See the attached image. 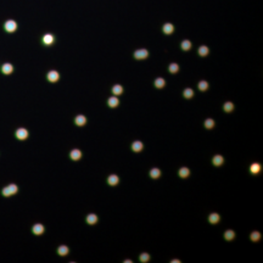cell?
Instances as JSON below:
<instances>
[{
  "label": "cell",
  "instance_id": "cell-23",
  "mask_svg": "<svg viewBox=\"0 0 263 263\" xmlns=\"http://www.w3.org/2000/svg\"><path fill=\"white\" fill-rule=\"evenodd\" d=\"M190 48H191V43H190L189 40H184L182 43V49L183 50H189Z\"/></svg>",
  "mask_w": 263,
  "mask_h": 263
},
{
  "label": "cell",
  "instance_id": "cell-7",
  "mask_svg": "<svg viewBox=\"0 0 263 263\" xmlns=\"http://www.w3.org/2000/svg\"><path fill=\"white\" fill-rule=\"evenodd\" d=\"M48 79L50 81V82H56L58 79V73L56 72V71H51V72L48 73Z\"/></svg>",
  "mask_w": 263,
  "mask_h": 263
},
{
  "label": "cell",
  "instance_id": "cell-6",
  "mask_svg": "<svg viewBox=\"0 0 263 263\" xmlns=\"http://www.w3.org/2000/svg\"><path fill=\"white\" fill-rule=\"evenodd\" d=\"M43 43L45 45H50V44L54 43V35L51 34H45L43 37Z\"/></svg>",
  "mask_w": 263,
  "mask_h": 263
},
{
  "label": "cell",
  "instance_id": "cell-33",
  "mask_svg": "<svg viewBox=\"0 0 263 263\" xmlns=\"http://www.w3.org/2000/svg\"><path fill=\"white\" fill-rule=\"evenodd\" d=\"M205 126H206V128H212V127L215 126L213 119H207V121H206V123H205Z\"/></svg>",
  "mask_w": 263,
  "mask_h": 263
},
{
  "label": "cell",
  "instance_id": "cell-28",
  "mask_svg": "<svg viewBox=\"0 0 263 263\" xmlns=\"http://www.w3.org/2000/svg\"><path fill=\"white\" fill-rule=\"evenodd\" d=\"M207 88H208L207 82H200V83H199V89H200V90H202V91H204V90H206Z\"/></svg>",
  "mask_w": 263,
  "mask_h": 263
},
{
  "label": "cell",
  "instance_id": "cell-25",
  "mask_svg": "<svg viewBox=\"0 0 263 263\" xmlns=\"http://www.w3.org/2000/svg\"><path fill=\"white\" fill-rule=\"evenodd\" d=\"M233 104L232 102H225V105H224V111L225 112H230L232 110H233Z\"/></svg>",
  "mask_w": 263,
  "mask_h": 263
},
{
  "label": "cell",
  "instance_id": "cell-24",
  "mask_svg": "<svg viewBox=\"0 0 263 263\" xmlns=\"http://www.w3.org/2000/svg\"><path fill=\"white\" fill-rule=\"evenodd\" d=\"M155 84H156V87L157 88H162L164 85V79H163V78H157V79L155 81Z\"/></svg>",
  "mask_w": 263,
  "mask_h": 263
},
{
  "label": "cell",
  "instance_id": "cell-26",
  "mask_svg": "<svg viewBox=\"0 0 263 263\" xmlns=\"http://www.w3.org/2000/svg\"><path fill=\"white\" fill-rule=\"evenodd\" d=\"M178 70H179V67H178V65H177V63H171V66H169V72L175 73Z\"/></svg>",
  "mask_w": 263,
  "mask_h": 263
},
{
  "label": "cell",
  "instance_id": "cell-17",
  "mask_svg": "<svg viewBox=\"0 0 263 263\" xmlns=\"http://www.w3.org/2000/svg\"><path fill=\"white\" fill-rule=\"evenodd\" d=\"M260 169H261V166H260L258 163H253V164L251 166V172H252V173H258Z\"/></svg>",
  "mask_w": 263,
  "mask_h": 263
},
{
  "label": "cell",
  "instance_id": "cell-29",
  "mask_svg": "<svg viewBox=\"0 0 263 263\" xmlns=\"http://www.w3.org/2000/svg\"><path fill=\"white\" fill-rule=\"evenodd\" d=\"M7 188H9V190H10L11 195H14V194H16V192H17V187H16L15 184H10Z\"/></svg>",
  "mask_w": 263,
  "mask_h": 263
},
{
  "label": "cell",
  "instance_id": "cell-5",
  "mask_svg": "<svg viewBox=\"0 0 263 263\" xmlns=\"http://www.w3.org/2000/svg\"><path fill=\"white\" fill-rule=\"evenodd\" d=\"M33 233L37 234V235H40V234L44 233V227L42 225V224H34L33 225Z\"/></svg>",
  "mask_w": 263,
  "mask_h": 263
},
{
  "label": "cell",
  "instance_id": "cell-10",
  "mask_svg": "<svg viewBox=\"0 0 263 263\" xmlns=\"http://www.w3.org/2000/svg\"><path fill=\"white\" fill-rule=\"evenodd\" d=\"M81 156H82V154H81L79 150H73L72 152H71V159L72 160H79Z\"/></svg>",
  "mask_w": 263,
  "mask_h": 263
},
{
  "label": "cell",
  "instance_id": "cell-31",
  "mask_svg": "<svg viewBox=\"0 0 263 263\" xmlns=\"http://www.w3.org/2000/svg\"><path fill=\"white\" fill-rule=\"evenodd\" d=\"M260 236H261V235H260L258 232H253V233L251 234V239H252L253 241H257V240L260 239Z\"/></svg>",
  "mask_w": 263,
  "mask_h": 263
},
{
  "label": "cell",
  "instance_id": "cell-21",
  "mask_svg": "<svg viewBox=\"0 0 263 263\" xmlns=\"http://www.w3.org/2000/svg\"><path fill=\"white\" fill-rule=\"evenodd\" d=\"M108 105L111 107H116L117 105H118V99L117 98H110L108 99Z\"/></svg>",
  "mask_w": 263,
  "mask_h": 263
},
{
  "label": "cell",
  "instance_id": "cell-27",
  "mask_svg": "<svg viewBox=\"0 0 263 263\" xmlns=\"http://www.w3.org/2000/svg\"><path fill=\"white\" fill-rule=\"evenodd\" d=\"M234 232H232V230H228V232H225V234H224V236H225V239L227 240H232L234 238Z\"/></svg>",
  "mask_w": 263,
  "mask_h": 263
},
{
  "label": "cell",
  "instance_id": "cell-16",
  "mask_svg": "<svg viewBox=\"0 0 263 263\" xmlns=\"http://www.w3.org/2000/svg\"><path fill=\"white\" fill-rule=\"evenodd\" d=\"M213 163H215L216 166H219V164H222V163H223V157H222L220 155H217V156H215V157H213Z\"/></svg>",
  "mask_w": 263,
  "mask_h": 263
},
{
  "label": "cell",
  "instance_id": "cell-19",
  "mask_svg": "<svg viewBox=\"0 0 263 263\" xmlns=\"http://www.w3.org/2000/svg\"><path fill=\"white\" fill-rule=\"evenodd\" d=\"M210 222L211 223H217V222H219V216L217 215V213H212L211 216H210Z\"/></svg>",
  "mask_w": 263,
  "mask_h": 263
},
{
  "label": "cell",
  "instance_id": "cell-14",
  "mask_svg": "<svg viewBox=\"0 0 263 263\" xmlns=\"http://www.w3.org/2000/svg\"><path fill=\"white\" fill-rule=\"evenodd\" d=\"M160 174H161V171L160 169H157V168H154V169H151V172H150L151 178H159Z\"/></svg>",
  "mask_w": 263,
  "mask_h": 263
},
{
  "label": "cell",
  "instance_id": "cell-4",
  "mask_svg": "<svg viewBox=\"0 0 263 263\" xmlns=\"http://www.w3.org/2000/svg\"><path fill=\"white\" fill-rule=\"evenodd\" d=\"M147 54H149L147 50L141 49V50H136L135 54H134V56H135V58H145L147 56Z\"/></svg>",
  "mask_w": 263,
  "mask_h": 263
},
{
  "label": "cell",
  "instance_id": "cell-9",
  "mask_svg": "<svg viewBox=\"0 0 263 263\" xmlns=\"http://www.w3.org/2000/svg\"><path fill=\"white\" fill-rule=\"evenodd\" d=\"M85 121H87L85 117L82 116V115L76 117V123H77L78 126H84V124H85Z\"/></svg>",
  "mask_w": 263,
  "mask_h": 263
},
{
  "label": "cell",
  "instance_id": "cell-34",
  "mask_svg": "<svg viewBox=\"0 0 263 263\" xmlns=\"http://www.w3.org/2000/svg\"><path fill=\"white\" fill-rule=\"evenodd\" d=\"M2 195H4V196H11V192H10V190H9L7 187L2 189Z\"/></svg>",
  "mask_w": 263,
  "mask_h": 263
},
{
  "label": "cell",
  "instance_id": "cell-22",
  "mask_svg": "<svg viewBox=\"0 0 263 263\" xmlns=\"http://www.w3.org/2000/svg\"><path fill=\"white\" fill-rule=\"evenodd\" d=\"M67 252H68V247H67V246H60V247H58V253H60L61 256L67 255Z\"/></svg>",
  "mask_w": 263,
  "mask_h": 263
},
{
  "label": "cell",
  "instance_id": "cell-3",
  "mask_svg": "<svg viewBox=\"0 0 263 263\" xmlns=\"http://www.w3.org/2000/svg\"><path fill=\"white\" fill-rule=\"evenodd\" d=\"M12 71H14V67L10 63H4L1 67V72L4 74H10V73H12Z\"/></svg>",
  "mask_w": 263,
  "mask_h": 263
},
{
  "label": "cell",
  "instance_id": "cell-11",
  "mask_svg": "<svg viewBox=\"0 0 263 263\" xmlns=\"http://www.w3.org/2000/svg\"><path fill=\"white\" fill-rule=\"evenodd\" d=\"M132 147H133V150H134L135 152H139V151H141V149H143V144H141L140 141H135V143L132 145Z\"/></svg>",
  "mask_w": 263,
  "mask_h": 263
},
{
  "label": "cell",
  "instance_id": "cell-13",
  "mask_svg": "<svg viewBox=\"0 0 263 263\" xmlns=\"http://www.w3.org/2000/svg\"><path fill=\"white\" fill-rule=\"evenodd\" d=\"M108 183L111 185H116L117 183H118V177L117 175H110L108 177Z\"/></svg>",
  "mask_w": 263,
  "mask_h": 263
},
{
  "label": "cell",
  "instance_id": "cell-32",
  "mask_svg": "<svg viewBox=\"0 0 263 263\" xmlns=\"http://www.w3.org/2000/svg\"><path fill=\"white\" fill-rule=\"evenodd\" d=\"M149 258H150V256H149L147 253H141V255H140V261H141V262H147Z\"/></svg>",
  "mask_w": 263,
  "mask_h": 263
},
{
  "label": "cell",
  "instance_id": "cell-30",
  "mask_svg": "<svg viewBox=\"0 0 263 263\" xmlns=\"http://www.w3.org/2000/svg\"><path fill=\"white\" fill-rule=\"evenodd\" d=\"M192 94H194V91H192L191 89H189V88L184 90V96H185V98H191V96H192Z\"/></svg>",
  "mask_w": 263,
  "mask_h": 263
},
{
  "label": "cell",
  "instance_id": "cell-18",
  "mask_svg": "<svg viewBox=\"0 0 263 263\" xmlns=\"http://www.w3.org/2000/svg\"><path fill=\"white\" fill-rule=\"evenodd\" d=\"M199 54H200L201 56H206V55L208 54V48H207V46H200Z\"/></svg>",
  "mask_w": 263,
  "mask_h": 263
},
{
  "label": "cell",
  "instance_id": "cell-1",
  "mask_svg": "<svg viewBox=\"0 0 263 263\" xmlns=\"http://www.w3.org/2000/svg\"><path fill=\"white\" fill-rule=\"evenodd\" d=\"M4 28H5L6 32L12 33V32H15V30L17 29V23H16L15 21H12V20H9V21H6V22H5Z\"/></svg>",
  "mask_w": 263,
  "mask_h": 263
},
{
  "label": "cell",
  "instance_id": "cell-12",
  "mask_svg": "<svg viewBox=\"0 0 263 263\" xmlns=\"http://www.w3.org/2000/svg\"><path fill=\"white\" fill-rule=\"evenodd\" d=\"M190 171L188 169V168H185V167H183V168H180V171H179V175L180 177H183V178H187L188 175H189Z\"/></svg>",
  "mask_w": 263,
  "mask_h": 263
},
{
  "label": "cell",
  "instance_id": "cell-20",
  "mask_svg": "<svg viewBox=\"0 0 263 263\" xmlns=\"http://www.w3.org/2000/svg\"><path fill=\"white\" fill-rule=\"evenodd\" d=\"M122 91H123V88L121 87V85H115L113 89H112V93H113V94H116V95L122 94Z\"/></svg>",
  "mask_w": 263,
  "mask_h": 263
},
{
  "label": "cell",
  "instance_id": "cell-8",
  "mask_svg": "<svg viewBox=\"0 0 263 263\" xmlns=\"http://www.w3.org/2000/svg\"><path fill=\"white\" fill-rule=\"evenodd\" d=\"M173 25H171V23H166L164 26H163V32L166 33V34H171L172 32H173Z\"/></svg>",
  "mask_w": 263,
  "mask_h": 263
},
{
  "label": "cell",
  "instance_id": "cell-2",
  "mask_svg": "<svg viewBox=\"0 0 263 263\" xmlns=\"http://www.w3.org/2000/svg\"><path fill=\"white\" fill-rule=\"evenodd\" d=\"M16 136L20 140H25L28 136V132L26 131L25 128H20V129H17V132H16Z\"/></svg>",
  "mask_w": 263,
  "mask_h": 263
},
{
  "label": "cell",
  "instance_id": "cell-15",
  "mask_svg": "<svg viewBox=\"0 0 263 263\" xmlns=\"http://www.w3.org/2000/svg\"><path fill=\"white\" fill-rule=\"evenodd\" d=\"M87 220L89 224H94V223H96V220H98V217L95 216V215H89L87 217Z\"/></svg>",
  "mask_w": 263,
  "mask_h": 263
}]
</instances>
